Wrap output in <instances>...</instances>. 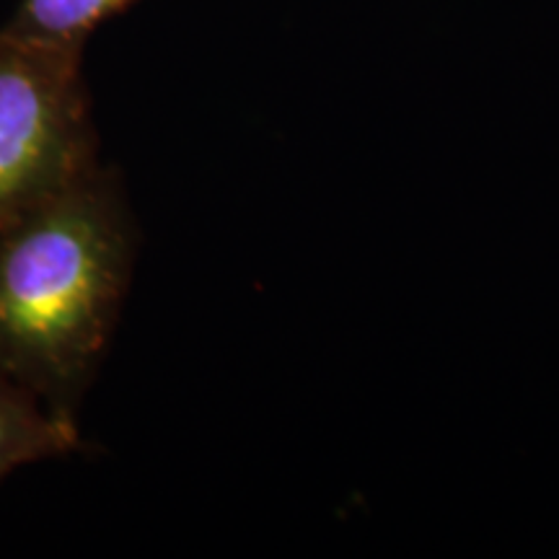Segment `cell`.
<instances>
[{
    "instance_id": "obj_1",
    "label": "cell",
    "mask_w": 559,
    "mask_h": 559,
    "mask_svg": "<svg viewBox=\"0 0 559 559\" xmlns=\"http://www.w3.org/2000/svg\"><path fill=\"white\" fill-rule=\"evenodd\" d=\"M120 177H86L0 230V373L73 419L99 370L135 264Z\"/></svg>"
},
{
    "instance_id": "obj_4",
    "label": "cell",
    "mask_w": 559,
    "mask_h": 559,
    "mask_svg": "<svg viewBox=\"0 0 559 559\" xmlns=\"http://www.w3.org/2000/svg\"><path fill=\"white\" fill-rule=\"evenodd\" d=\"M135 0H21L5 26L29 37L83 47L91 32Z\"/></svg>"
},
{
    "instance_id": "obj_3",
    "label": "cell",
    "mask_w": 559,
    "mask_h": 559,
    "mask_svg": "<svg viewBox=\"0 0 559 559\" xmlns=\"http://www.w3.org/2000/svg\"><path fill=\"white\" fill-rule=\"evenodd\" d=\"M81 449L79 425L41 404L29 389L0 373V481L34 461Z\"/></svg>"
},
{
    "instance_id": "obj_2",
    "label": "cell",
    "mask_w": 559,
    "mask_h": 559,
    "mask_svg": "<svg viewBox=\"0 0 559 559\" xmlns=\"http://www.w3.org/2000/svg\"><path fill=\"white\" fill-rule=\"evenodd\" d=\"M83 47L0 29V230L96 169Z\"/></svg>"
}]
</instances>
